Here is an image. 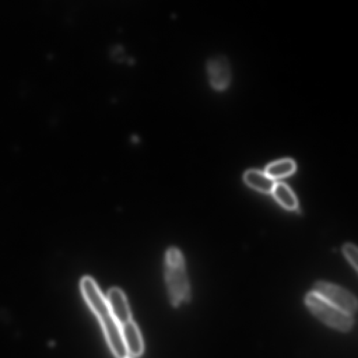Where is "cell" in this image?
Returning <instances> with one entry per match:
<instances>
[{"label":"cell","instance_id":"11","mask_svg":"<svg viewBox=\"0 0 358 358\" xmlns=\"http://www.w3.org/2000/svg\"><path fill=\"white\" fill-rule=\"evenodd\" d=\"M343 252L346 260L350 264V266L357 271L358 268V252L357 247L350 243H346L343 246Z\"/></svg>","mask_w":358,"mask_h":358},{"label":"cell","instance_id":"9","mask_svg":"<svg viewBox=\"0 0 358 358\" xmlns=\"http://www.w3.org/2000/svg\"><path fill=\"white\" fill-rule=\"evenodd\" d=\"M272 194L284 208L289 211L297 210V198L286 184L281 182L276 183Z\"/></svg>","mask_w":358,"mask_h":358},{"label":"cell","instance_id":"2","mask_svg":"<svg viewBox=\"0 0 358 358\" xmlns=\"http://www.w3.org/2000/svg\"><path fill=\"white\" fill-rule=\"evenodd\" d=\"M165 277L169 297L173 306H179L190 298V288L183 255L177 248L168 250Z\"/></svg>","mask_w":358,"mask_h":358},{"label":"cell","instance_id":"8","mask_svg":"<svg viewBox=\"0 0 358 358\" xmlns=\"http://www.w3.org/2000/svg\"><path fill=\"white\" fill-rule=\"evenodd\" d=\"M243 180L246 184L251 188L265 194H272L277 183L266 172L255 170L246 172Z\"/></svg>","mask_w":358,"mask_h":358},{"label":"cell","instance_id":"6","mask_svg":"<svg viewBox=\"0 0 358 358\" xmlns=\"http://www.w3.org/2000/svg\"><path fill=\"white\" fill-rule=\"evenodd\" d=\"M107 299L112 315L121 326L132 320L128 300L121 289L111 288L108 292Z\"/></svg>","mask_w":358,"mask_h":358},{"label":"cell","instance_id":"7","mask_svg":"<svg viewBox=\"0 0 358 358\" xmlns=\"http://www.w3.org/2000/svg\"><path fill=\"white\" fill-rule=\"evenodd\" d=\"M121 332L128 357L140 356L143 352V342L137 324L132 319L121 326Z\"/></svg>","mask_w":358,"mask_h":358},{"label":"cell","instance_id":"4","mask_svg":"<svg viewBox=\"0 0 358 358\" xmlns=\"http://www.w3.org/2000/svg\"><path fill=\"white\" fill-rule=\"evenodd\" d=\"M313 292L342 312L352 316L357 309L356 297L347 290L325 281L315 284Z\"/></svg>","mask_w":358,"mask_h":358},{"label":"cell","instance_id":"13","mask_svg":"<svg viewBox=\"0 0 358 358\" xmlns=\"http://www.w3.org/2000/svg\"><path fill=\"white\" fill-rule=\"evenodd\" d=\"M126 358H132V357H126Z\"/></svg>","mask_w":358,"mask_h":358},{"label":"cell","instance_id":"10","mask_svg":"<svg viewBox=\"0 0 358 358\" xmlns=\"http://www.w3.org/2000/svg\"><path fill=\"white\" fill-rule=\"evenodd\" d=\"M296 170V164L291 159H284L270 164L266 169V173L272 179L276 180L287 177Z\"/></svg>","mask_w":358,"mask_h":358},{"label":"cell","instance_id":"12","mask_svg":"<svg viewBox=\"0 0 358 358\" xmlns=\"http://www.w3.org/2000/svg\"><path fill=\"white\" fill-rule=\"evenodd\" d=\"M123 48L122 46H116L112 50V56L117 59L118 61L121 60V57H122L123 53Z\"/></svg>","mask_w":358,"mask_h":358},{"label":"cell","instance_id":"1","mask_svg":"<svg viewBox=\"0 0 358 358\" xmlns=\"http://www.w3.org/2000/svg\"><path fill=\"white\" fill-rule=\"evenodd\" d=\"M81 290L90 309L100 323L113 354L117 358L128 357L121 326L112 315L107 297L101 293L95 281L89 277L82 279Z\"/></svg>","mask_w":358,"mask_h":358},{"label":"cell","instance_id":"3","mask_svg":"<svg viewBox=\"0 0 358 358\" xmlns=\"http://www.w3.org/2000/svg\"><path fill=\"white\" fill-rule=\"evenodd\" d=\"M305 304L312 314L328 326L344 332L352 328V316L335 308L315 292L306 295Z\"/></svg>","mask_w":358,"mask_h":358},{"label":"cell","instance_id":"5","mask_svg":"<svg viewBox=\"0 0 358 358\" xmlns=\"http://www.w3.org/2000/svg\"><path fill=\"white\" fill-rule=\"evenodd\" d=\"M206 72L213 90L224 92L229 88L232 81V70L226 57L219 55L210 58L206 63Z\"/></svg>","mask_w":358,"mask_h":358}]
</instances>
